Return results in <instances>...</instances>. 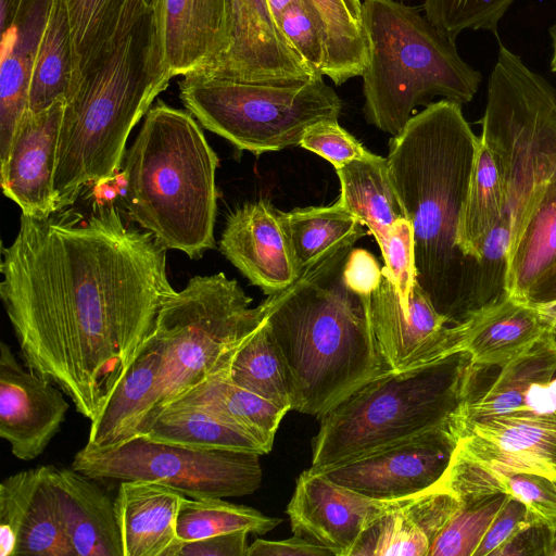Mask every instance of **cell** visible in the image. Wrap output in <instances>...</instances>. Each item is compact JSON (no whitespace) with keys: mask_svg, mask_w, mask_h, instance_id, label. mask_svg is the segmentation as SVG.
Listing matches in <instances>:
<instances>
[{"mask_svg":"<svg viewBox=\"0 0 556 556\" xmlns=\"http://www.w3.org/2000/svg\"><path fill=\"white\" fill-rule=\"evenodd\" d=\"M1 255L0 298L24 365L91 421L176 292L166 249L99 204L87 217L22 214Z\"/></svg>","mask_w":556,"mask_h":556,"instance_id":"cell-1","label":"cell"},{"mask_svg":"<svg viewBox=\"0 0 556 556\" xmlns=\"http://www.w3.org/2000/svg\"><path fill=\"white\" fill-rule=\"evenodd\" d=\"M478 143L462 105L445 99L389 141L390 174L413 230L415 280L450 325L485 309L481 263L457 244Z\"/></svg>","mask_w":556,"mask_h":556,"instance_id":"cell-2","label":"cell"},{"mask_svg":"<svg viewBox=\"0 0 556 556\" xmlns=\"http://www.w3.org/2000/svg\"><path fill=\"white\" fill-rule=\"evenodd\" d=\"M356 241H344L268 295L266 325L285 359L293 410L320 418L350 393L390 371L375 333L370 296L344 278Z\"/></svg>","mask_w":556,"mask_h":556,"instance_id":"cell-3","label":"cell"},{"mask_svg":"<svg viewBox=\"0 0 556 556\" xmlns=\"http://www.w3.org/2000/svg\"><path fill=\"white\" fill-rule=\"evenodd\" d=\"M153 15L65 99L53 176L58 211L73 205L88 186L115 178L130 131L168 87Z\"/></svg>","mask_w":556,"mask_h":556,"instance_id":"cell-4","label":"cell"},{"mask_svg":"<svg viewBox=\"0 0 556 556\" xmlns=\"http://www.w3.org/2000/svg\"><path fill=\"white\" fill-rule=\"evenodd\" d=\"M123 161L124 202L134 222L190 258L215 248L219 160L187 110L157 100Z\"/></svg>","mask_w":556,"mask_h":556,"instance_id":"cell-5","label":"cell"},{"mask_svg":"<svg viewBox=\"0 0 556 556\" xmlns=\"http://www.w3.org/2000/svg\"><path fill=\"white\" fill-rule=\"evenodd\" d=\"M479 370L464 349L374 378L319 418L308 469L323 473L454 424Z\"/></svg>","mask_w":556,"mask_h":556,"instance_id":"cell-6","label":"cell"},{"mask_svg":"<svg viewBox=\"0 0 556 556\" xmlns=\"http://www.w3.org/2000/svg\"><path fill=\"white\" fill-rule=\"evenodd\" d=\"M362 10L368 46L363 112L369 124L396 136L416 108L435 97L460 105L473 99L480 72L416 8L395 0H364Z\"/></svg>","mask_w":556,"mask_h":556,"instance_id":"cell-7","label":"cell"},{"mask_svg":"<svg viewBox=\"0 0 556 556\" xmlns=\"http://www.w3.org/2000/svg\"><path fill=\"white\" fill-rule=\"evenodd\" d=\"M251 303L237 280L224 273L194 276L165 301L153 330L161 349L157 378L136 437L193 387L229 369L268 314L267 299L256 307Z\"/></svg>","mask_w":556,"mask_h":556,"instance_id":"cell-8","label":"cell"},{"mask_svg":"<svg viewBox=\"0 0 556 556\" xmlns=\"http://www.w3.org/2000/svg\"><path fill=\"white\" fill-rule=\"evenodd\" d=\"M323 77L276 85L200 72L182 76L179 98L203 128L258 155L300 146L311 126L338 121L342 101Z\"/></svg>","mask_w":556,"mask_h":556,"instance_id":"cell-9","label":"cell"},{"mask_svg":"<svg viewBox=\"0 0 556 556\" xmlns=\"http://www.w3.org/2000/svg\"><path fill=\"white\" fill-rule=\"evenodd\" d=\"M260 454L193 450L136 437L108 448L86 445L72 467L96 480H144L190 498H224L255 492L262 482Z\"/></svg>","mask_w":556,"mask_h":556,"instance_id":"cell-10","label":"cell"},{"mask_svg":"<svg viewBox=\"0 0 556 556\" xmlns=\"http://www.w3.org/2000/svg\"><path fill=\"white\" fill-rule=\"evenodd\" d=\"M370 314L379 350L393 371L413 369L464 350L471 320L450 325L417 282L404 308L384 275L371 293Z\"/></svg>","mask_w":556,"mask_h":556,"instance_id":"cell-11","label":"cell"},{"mask_svg":"<svg viewBox=\"0 0 556 556\" xmlns=\"http://www.w3.org/2000/svg\"><path fill=\"white\" fill-rule=\"evenodd\" d=\"M454 424L323 472L333 482L378 500L420 494L444 476L458 443Z\"/></svg>","mask_w":556,"mask_h":556,"instance_id":"cell-12","label":"cell"},{"mask_svg":"<svg viewBox=\"0 0 556 556\" xmlns=\"http://www.w3.org/2000/svg\"><path fill=\"white\" fill-rule=\"evenodd\" d=\"M408 498L369 497L306 469L296 479L287 514L294 534L328 548L333 556H352L364 531Z\"/></svg>","mask_w":556,"mask_h":556,"instance_id":"cell-13","label":"cell"},{"mask_svg":"<svg viewBox=\"0 0 556 556\" xmlns=\"http://www.w3.org/2000/svg\"><path fill=\"white\" fill-rule=\"evenodd\" d=\"M65 393L21 364L0 344V437L21 460L40 456L59 432L70 408Z\"/></svg>","mask_w":556,"mask_h":556,"instance_id":"cell-14","label":"cell"},{"mask_svg":"<svg viewBox=\"0 0 556 556\" xmlns=\"http://www.w3.org/2000/svg\"><path fill=\"white\" fill-rule=\"evenodd\" d=\"M153 18L172 78L213 73L231 49L232 0H161Z\"/></svg>","mask_w":556,"mask_h":556,"instance_id":"cell-15","label":"cell"},{"mask_svg":"<svg viewBox=\"0 0 556 556\" xmlns=\"http://www.w3.org/2000/svg\"><path fill=\"white\" fill-rule=\"evenodd\" d=\"M219 250L267 295L285 290L301 274L281 212L264 199L245 203L228 216Z\"/></svg>","mask_w":556,"mask_h":556,"instance_id":"cell-16","label":"cell"},{"mask_svg":"<svg viewBox=\"0 0 556 556\" xmlns=\"http://www.w3.org/2000/svg\"><path fill=\"white\" fill-rule=\"evenodd\" d=\"M65 100L43 111H26L4 164L0 165L1 187L23 215L47 218L58 212L53 176Z\"/></svg>","mask_w":556,"mask_h":556,"instance_id":"cell-17","label":"cell"},{"mask_svg":"<svg viewBox=\"0 0 556 556\" xmlns=\"http://www.w3.org/2000/svg\"><path fill=\"white\" fill-rule=\"evenodd\" d=\"M458 435L457 447L494 472L556 480V414L491 418L467 426Z\"/></svg>","mask_w":556,"mask_h":556,"instance_id":"cell-18","label":"cell"},{"mask_svg":"<svg viewBox=\"0 0 556 556\" xmlns=\"http://www.w3.org/2000/svg\"><path fill=\"white\" fill-rule=\"evenodd\" d=\"M1 556H73L47 465L22 470L0 484Z\"/></svg>","mask_w":556,"mask_h":556,"instance_id":"cell-19","label":"cell"},{"mask_svg":"<svg viewBox=\"0 0 556 556\" xmlns=\"http://www.w3.org/2000/svg\"><path fill=\"white\" fill-rule=\"evenodd\" d=\"M233 41L212 75L287 85L314 76L280 33L266 0H232Z\"/></svg>","mask_w":556,"mask_h":556,"instance_id":"cell-20","label":"cell"},{"mask_svg":"<svg viewBox=\"0 0 556 556\" xmlns=\"http://www.w3.org/2000/svg\"><path fill=\"white\" fill-rule=\"evenodd\" d=\"M52 0H22L1 28L0 165L4 164L15 130L27 111L29 84Z\"/></svg>","mask_w":556,"mask_h":556,"instance_id":"cell-21","label":"cell"},{"mask_svg":"<svg viewBox=\"0 0 556 556\" xmlns=\"http://www.w3.org/2000/svg\"><path fill=\"white\" fill-rule=\"evenodd\" d=\"M47 478L73 556H123L114 500L96 479L52 465Z\"/></svg>","mask_w":556,"mask_h":556,"instance_id":"cell-22","label":"cell"},{"mask_svg":"<svg viewBox=\"0 0 556 556\" xmlns=\"http://www.w3.org/2000/svg\"><path fill=\"white\" fill-rule=\"evenodd\" d=\"M186 496L152 481H122L114 498L123 556H164L178 541L177 517Z\"/></svg>","mask_w":556,"mask_h":556,"instance_id":"cell-23","label":"cell"},{"mask_svg":"<svg viewBox=\"0 0 556 556\" xmlns=\"http://www.w3.org/2000/svg\"><path fill=\"white\" fill-rule=\"evenodd\" d=\"M160 1L63 0L72 38V88L146 18L155 14Z\"/></svg>","mask_w":556,"mask_h":556,"instance_id":"cell-24","label":"cell"},{"mask_svg":"<svg viewBox=\"0 0 556 556\" xmlns=\"http://www.w3.org/2000/svg\"><path fill=\"white\" fill-rule=\"evenodd\" d=\"M555 370L556 336L547 330L528 351L501 367L484 392L468 394L454 420L457 434L478 421L531 414L526 407L531 387L551 380Z\"/></svg>","mask_w":556,"mask_h":556,"instance_id":"cell-25","label":"cell"},{"mask_svg":"<svg viewBox=\"0 0 556 556\" xmlns=\"http://www.w3.org/2000/svg\"><path fill=\"white\" fill-rule=\"evenodd\" d=\"M552 330L536 306L507 296L470 320L465 350L481 369L503 367Z\"/></svg>","mask_w":556,"mask_h":556,"instance_id":"cell-26","label":"cell"},{"mask_svg":"<svg viewBox=\"0 0 556 556\" xmlns=\"http://www.w3.org/2000/svg\"><path fill=\"white\" fill-rule=\"evenodd\" d=\"M340 203L368 228L380 247L390 228L406 218L387 157L368 152L336 169Z\"/></svg>","mask_w":556,"mask_h":556,"instance_id":"cell-27","label":"cell"},{"mask_svg":"<svg viewBox=\"0 0 556 556\" xmlns=\"http://www.w3.org/2000/svg\"><path fill=\"white\" fill-rule=\"evenodd\" d=\"M228 370L210 376L169 407L205 409L252 435L269 453L278 426L287 412L233 383Z\"/></svg>","mask_w":556,"mask_h":556,"instance_id":"cell-28","label":"cell"},{"mask_svg":"<svg viewBox=\"0 0 556 556\" xmlns=\"http://www.w3.org/2000/svg\"><path fill=\"white\" fill-rule=\"evenodd\" d=\"M142 438L193 450H230L267 454L252 435L198 407H168Z\"/></svg>","mask_w":556,"mask_h":556,"instance_id":"cell-29","label":"cell"},{"mask_svg":"<svg viewBox=\"0 0 556 556\" xmlns=\"http://www.w3.org/2000/svg\"><path fill=\"white\" fill-rule=\"evenodd\" d=\"M504 199L497 161L479 137L457 235V244L465 255L481 261L484 243L503 215Z\"/></svg>","mask_w":556,"mask_h":556,"instance_id":"cell-30","label":"cell"},{"mask_svg":"<svg viewBox=\"0 0 556 556\" xmlns=\"http://www.w3.org/2000/svg\"><path fill=\"white\" fill-rule=\"evenodd\" d=\"M74 80L72 38L63 0H52L33 67L27 111L37 113L68 96Z\"/></svg>","mask_w":556,"mask_h":556,"instance_id":"cell-31","label":"cell"},{"mask_svg":"<svg viewBox=\"0 0 556 556\" xmlns=\"http://www.w3.org/2000/svg\"><path fill=\"white\" fill-rule=\"evenodd\" d=\"M281 220L300 273L340 243L369 233L339 200L330 206L281 212Z\"/></svg>","mask_w":556,"mask_h":556,"instance_id":"cell-32","label":"cell"},{"mask_svg":"<svg viewBox=\"0 0 556 556\" xmlns=\"http://www.w3.org/2000/svg\"><path fill=\"white\" fill-rule=\"evenodd\" d=\"M326 31L324 76L337 86L362 76L368 60L361 0H311Z\"/></svg>","mask_w":556,"mask_h":556,"instance_id":"cell-33","label":"cell"},{"mask_svg":"<svg viewBox=\"0 0 556 556\" xmlns=\"http://www.w3.org/2000/svg\"><path fill=\"white\" fill-rule=\"evenodd\" d=\"M228 376L237 386L281 409H293L290 375L266 320L237 351Z\"/></svg>","mask_w":556,"mask_h":556,"instance_id":"cell-34","label":"cell"},{"mask_svg":"<svg viewBox=\"0 0 556 556\" xmlns=\"http://www.w3.org/2000/svg\"><path fill=\"white\" fill-rule=\"evenodd\" d=\"M281 522L244 505L233 504L223 498L182 500L177 517V538L193 541L213 535L248 531L265 534Z\"/></svg>","mask_w":556,"mask_h":556,"instance_id":"cell-35","label":"cell"},{"mask_svg":"<svg viewBox=\"0 0 556 556\" xmlns=\"http://www.w3.org/2000/svg\"><path fill=\"white\" fill-rule=\"evenodd\" d=\"M508 498L506 494H494L462 504L432 543L429 556H473Z\"/></svg>","mask_w":556,"mask_h":556,"instance_id":"cell-36","label":"cell"},{"mask_svg":"<svg viewBox=\"0 0 556 556\" xmlns=\"http://www.w3.org/2000/svg\"><path fill=\"white\" fill-rule=\"evenodd\" d=\"M403 504L380 516L364 531L352 556H429L431 543L403 511Z\"/></svg>","mask_w":556,"mask_h":556,"instance_id":"cell-37","label":"cell"},{"mask_svg":"<svg viewBox=\"0 0 556 556\" xmlns=\"http://www.w3.org/2000/svg\"><path fill=\"white\" fill-rule=\"evenodd\" d=\"M514 0H425V16L455 41L467 29L495 33Z\"/></svg>","mask_w":556,"mask_h":556,"instance_id":"cell-38","label":"cell"},{"mask_svg":"<svg viewBox=\"0 0 556 556\" xmlns=\"http://www.w3.org/2000/svg\"><path fill=\"white\" fill-rule=\"evenodd\" d=\"M277 26L304 64L315 75L324 76L326 64V31L311 1L294 3L277 20Z\"/></svg>","mask_w":556,"mask_h":556,"instance_id":"cell-39","label":"cell"},{"mask_svg":"<svg viewBox=\"0 0 556 556\" xmlns=\"http://www.w3.org/2000/svg\"><path fill=\"white\" fill-rule=\"evenodd\" d=\"M413 230L404 218L389 230L384 242L379 247L384 260L382 275L394 286L401 305L408 307L409 294L415 285Z\"/></svg>","mask_w":556,"mask_h":556,"instance_id":"cell-40","label":"cell"},{"mask_svg":"<svg viewBox=\"0 0 556 556\" xmlns=\"http://www.w3.org/2000/svg\"><path fill=\"white\" fill-rule=\"evenodd\" d=\"M300 146L326 159L334 169L369 152L338 121H326L311 126L302 137Z\"/></svg>","mask_w":556,"mask_h":556,"instance_id":"cell-41","label":"cell"},{"mask_svg":"<svg viewBox=\"0 0 556 556\" xmlns=\"http://www.w3.org/2000/svg\"><path fill=\"white\" fill-rule=\"evenodd\" d=\"M505 494L521 502L552 533L556 531V480L527 472L508 475Z\"/></svg>","mask_w":556,"mask_h":556,"instance_id":"cell-42","label":"cell"},{"mask_svg":"<svg viewBox=\"0 0 556 556\" xmlns=\"http://www.w3.org/2000/svg\"><path fill=\"white\" fill-rule=\"evenodd\" d=\"M535 521L539 520L521 502L509 497L493 519L473 556H494L517 533Z\"/></svg>","mask_w":556,"mask_h":556,"instance_id":"cell-43","label":"cell"},{"mask_svg":"<svg viewBox=\"0 0 556 556\" xmlns=\"http://www.w3.org/2000/svg\"><path fill=\"white\" fill-rule=\"evenodd\" d=\"M248 531H235L193 541H176L164 556H247Z\"/></svg>","mask_w":556,"mask_h":556,"instance_id":"cell-44","label":"cell"},{"mask_svg":"<svg viewBox=\"0 0 556 556\" xmlns=\"http://www.w3.org/2000/svg\"><path fill=\"white\" fill-rule=\"evenodd\" d=\"M344 278L356 291L371 295L382 278L376 257L364 249H352L344 264Z\"/></svg>","mask_w":556,"mask_h":556,"instance_id":"cell-45","label":"cell"},{"mask_svg":"<svg viewBox=\"0 0 556 556\" xmlns=\"http://www.w3.org/2000/svg\"><path fill=\"white\" fill-rule=\"evenodd\" d=\"M247 556H333L326 547L294 534L290 539L269 541L256 539Z\"/></svg>","mask_w":556,"mask_h":556,"instance_id":"cell-46","label":"cell"},{"mask_svg":"<svg viewBox=\"0 0 556 556\" xmlns=\"http://www.w3.org/2000/svg\"><path fill=\"white\" fill-rule=\"evenodd\" d=\"M552 531L543 522L535 521L503 545L494 556L544 555L549 556Z\"/></svg>","mask_w":556,"mask_h":556,"instance_id":"cell-47","label":"cell"},{"mask_svg":"<svg viewBox=\"0 0 556 556\" xmlns=\"http://www.w3.org/2000/svg\"><path fill=\"white\" fill-rule=\"evenodd\" d=\"M526 406L532 414H556V370L551 380L531 387L527 395Z\"/></svg>","mask_w":556,"mask_h":556,"instance_id":"cell-48","label":"cell"},{"mask_svg":"<svg viewBox=\"0 0 556 556\" xmlns=\"http://www.w3.org/2000/svg\"><path fill=\"white\" fill-rule=\"evenodd\" d=\"M522 302L532 306L556 302V262L531 285Z\"/></svg>","mask_w":556,"mask_h":556,"instance_id":"cell-49","label":"cell"},{"mask_svg":"<svg viewBox=\"0 0 556 556\" xmlns=\"http://www.w3.org/2000/svg\"><path fill=\"white\" fill-rule=\"evenodd\" d=\"M269 11L277 24V20L280 17L281 13L294 3L306 2L311 0H266ZM312 2V1H311Z\"/></svg>","mask_w":556,"mask_h":556,"instance_id":"cell-50","label":"cell"},{"mask_svg":"<svg viewBox=\"0 0 556 556\" xmlns=\"http://www.w3.org/2000/svg\"><path fill=\"white\" fill-rule=\"evenodd\" d=\"M539 311L542 313V315L546 318L548 321L551 329L553 333L556 336V302L536 306Z\"/></svg>","mask_w":556,"mask_h":556,"instance_id":"cell-51","label":"cell"},{"mask_svg":"<svg viewBox=\"0 0 556 556\" xmlns=\"http://www.w3.org/2000/svg\"><path fill=\"white\" fill-rule=\"evenodd\" d=\"M552 39H553V55L551 61V68L554 73H556V24L551 30Z\"/></svg>","mask_w":556,"mask_h":556,"instance_id":"cell-52","label":"cell"},{"mask_svg":"<svg viewBox=\"0 0 556 556\" xmlns=\"http://www.w3.org/2000/svg\"><path fill=\"white\" fill-rule=\"evenodd\" d=\"M549 556H556V531L552 533V545Z\"/></svg>","mask_w":556,"mask_h":556,"instance_id":"cell-53","label":"cell"}]
</instances>
